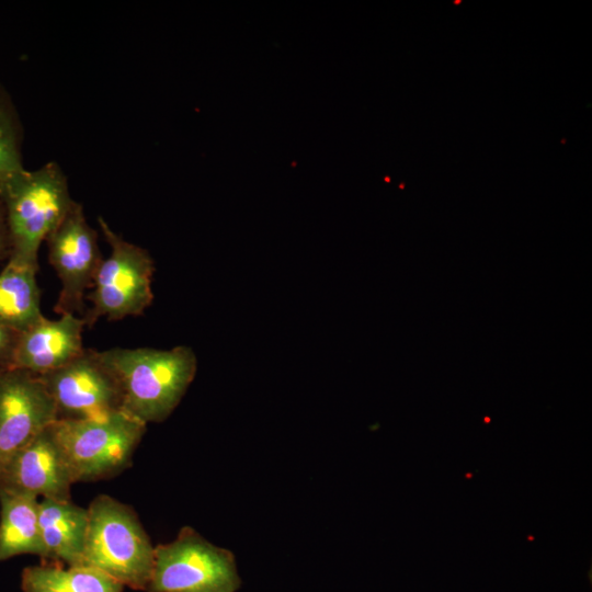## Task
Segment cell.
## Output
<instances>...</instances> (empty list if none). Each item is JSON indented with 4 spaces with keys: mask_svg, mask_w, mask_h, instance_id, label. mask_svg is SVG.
Masks as SVG:
<instances>
[{
    "mask_svg": "<svg viewBox=\"0 0 592 592\" xmlns=\"http://www.w3.org/2000/svg\"><path fill=\"white\" fill-rule=\"evenodd\" d=\"M36 273L9 260L0 272V323L16 333L44 318Z\"/></svg>",
    "mask_w": 592,
    "mask_h": 592,
    "instance_id": "obj_15",
    "label": "cell"
},
{
    "mask_svg": "<svg viewBox=\"0 0 592 592\" xmlns=\"http://www.w3.org/2000/svg\"><path fill=\"white\" fill-rule=\"evenodd\" d=\"M39 499L0 490V562L20 555L42 556Z\"/></svg>",
    "mask_w": 592,
    "mask_h": 592,
    "instance_id": "obj_13",
    "label": "cell"
},
{
    "mask_svg": "<svg viewBox=\"0 0 592 592\" xmlns=\"http://www.w3.org/2000/svg\"><path fill=\"white\" fill-rule=\"evenodd\" d=\"M18 333L0 323V371L10 368Z\"/></svg>",
    "mask_w": 592,
    "mask_h": 592,
    "instance_id": "obj_17",
    "label": "cell"
},
{
    "mask_svg": "<svg viewBox=\"0 0 592 592\" xmlns=\"http://www.w3.org/2000/svg\"><path fill=\"white\" fill-rule=\"evenodd\" d=\"M23 126L15 104L0 83V195L5 184L25 169L22 156Z\"/></svg>",
    "mask_w": 592,
    "mask_h": 592,
    "instance_id": "obj_16",
    "label": "cell"
},
{
    "mask_svg": "<svg viewBox=\"0 0 592 592\" xmlns=\"http://www.w3.org/2000/svg\"><path fill=\"white\" fill-rule=\"evenodd\" d=\"M45 241L48 261L61 283L54 310L59 315L82 312L87 289L93 286L103 261L96 230L89 225L83 206L75 201Z\"/></svg>",
    "mask_w": 592,
    "mask_h": 592,
    "instance_id": "obj_7",
    "label": "cell"
},
{
    "mask_svg": "<svg viewBox=\"0 0 592 592\" xmlns=\"http://www.w3.org/2000/svg\"><path fill=\"white\" fill-rule=\"evenodd\" d=\"M50 394L59 419L81 420L125 411L115 377L99 351H84L67 365L39 375Z\"/></svg>",
    "mask_w": 592,
    "mask_h": 592,
    "instance_id": "obj_8",
    "label": "cell"
},
{
    "mask_svg": "<svg viewBox=\"0 0 592 592\" xmlns=\"http://www.w3.org/2000/svg\"><path fill=\"white\" fill-rule=\"evenodd\" d=\"M1 372V371H0Z\"/></svg>",
    "mask_w": 592,
    "mask_h": 592,
    "instance_id": "obj_19",
    "label": "cell"
},
{
    "mask_svg": "<svg viewBox=\"0 0 592 592\" xmlns=\"http://www.w3.org/2000/svg\"><path fill=\"white\" fill-rule=\"evenodd\" d=\"M98 223L111 254L102 261L93 291L86 296L91 307L82 318L89 328L101 317L114 321L139 316L153 299L151 282L155 264L149 252L126 241L101 216Z\"/></svg>",
    "mask_w": 592,
    "mask_h": 592,
    "instance_id": "obj_5",
    "label": "cell"
},
{
    "mask_svg": "<svg viewBox=\"0 0 592 592\" xmlns=\"http://www.w3.org/2000/svg\"><path fill=\"white\" fill-rule=\"evenodd\" d=\"M121 390L123 408L144 423L162 422L180 403L197 371L190 346L99 351Z\"/></svg>",
    "mask_w": 592,
    "mask_h": 592,
    "instance_id": "obj_1",
    "label": "cell"
},
{
    "mask_svg": "<svg viewBox=\"0 0 592 592\" xmlns=\"http://www.w3.org/2000/svg\"><path fill=\"white\" fill-rule=\"evenodd\" d=\"M21 589L23 592H123L124 587L87 565L43 560L23 569Z\"/></svg>",
    "mask_w": 592,
    "mask_h": 592,
    "instance_id": "obj_14",
    "label": "cell"
},
{
    "mask_svg": "<svg viewBox=\"0 0 592 592\" xmlns=\"http://www.w3.org/2000/svg\"><path fill=\"white\" fill-rule=\"evenodd\" d=\"M84 327V319L75 314H64L54 320L44 317L18 333L10 368L43 375L67 365L86 349Z\"/></svg>",
    "mask_w": 592,
    "mask_h": 592,
    "instance_id": "obj_11",
    "label": "cell"
},
{
    "mask_svg": "<svg viewBox=\"0 0 592 592\" xmlns=\"http://www.w3.org/2000/svg\"><path fill=\"white\" fill-rule=\"evenodd\" d=\"M11 244H10V236L5 219V212L2 204V201L0 200V261L8 257L10 254Z\"/></svg>",
    "mask_w": 592,
    "mask_h": 592,
    "instance_id": "obj_18",
    "label": "cell"
},
{
    "mask_svg": "<svg viewBox=\"0 0 592 592\" xmlns=\"http://www.w3.org/2000/svg\"><path fill=\"white\" fill-rule=\"evenodd\" d=\"M58 420L39 375L16 368L0 372V470L10 457Z\"/></svg>",
    "mask_w": 592,
    "mask_h": 592,
    "instance_id": "obj_9",
    "label": "cell"
},
{
    "mask_svg": "<svg viewBox=\"0 0 592 592\" xmlns=\"http://www.w3.org/2000/svg\"><path fill=\"white\" fill-rule=\"evenodd\" d=\"M146 426L122 411L96 419H59L50 431L76 483L109 479L128 468Z\"/></svg>",
    "mask_w": 592,
    "mask_h": 592,
    "instance_id": "obj_4",
    "label": "cell"
},
{
    "mask_svg": "<svg viewBox=\"0 0 592 592\" xmlns=\"http://www.w3.org/2000/svg\"><path fill=\"white\" fill-rule=\"evenodd\" d=\"M38 521L44 561L82 565L88 509L71 500L39 499Z\"/></svg>",
    "mask_w": 592,
    "mask_h": 592,
    "instance_id": "obj_12",
    "label": "cell"
},
{
    "mask_svg": "<svg viewBox=\"0 0 592 592\" xmlns=\"http://www.w3.org/2000/svg\"><path fill=\"white\" fill-rule=\"evenodd\" d=\"M72 485L50 426L14 453L0 470V490L38 499L70 500Z\"/></svg>",
    "mask_w": 592,
    "mask_h": 592,
    "instance_id": "obj_10",
    "label": "cell"
},
{
    "mask_svg": "<svg viewBox=\"0 0 592 592\" xmlns=\"http://www.w3.org/2000/svg\"><path fill=\"white\" fill-rule=\"evenodd\" d=\"M87 509L82 565L104 572L124 588L146 592L155 546L134 509L107 494L95 497Z\"/></svg>",
    "mask_w": 592,
    "mask_h": 592,
    "instance_id": "obj_3",
    "label": "cell"
},
{
    "mask_svg": "<svg viewBox=\"0 0 592 592\" xmlns=\"http://www.w3.org/2000/svg\"><path fill=\"white\" fill-rule=\"evenodd\" d=\"M2 201L10 236L9 261L38 270V250L75 203L66 174L49 161L24 169L4 186Z\"/></svg>",
    "mask_w": 592,
    "mask_h": 592,
    "instance_id": "obj_2",
    "label": "cell"
},
{
    "mask_svg": "<svg viewBox=\"0 0 592 592\" xmlns=\"http://www.w3.org/2000/svg\"><path fill=\"white\" fill-rule=\"evenodd\" d=\"M240 585L234 554L184 526L172 542L155 546L146 592H236Z\"/></svg>",
    "mask_w": 592,
    "mask_h": 592,
    "instance_id": "obj_6",
    "label": "cell"
}]
</instances>
